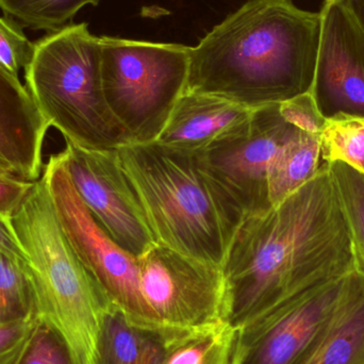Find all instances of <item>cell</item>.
<instances>
[{
    "mask_svg": "<svg viewBox=\"0 0 364 364\" xmlns=\"http://www.w3.org/2000/svg\"><path fill=\"white\" fill-rule=\"evenodd\" d=\"M360 262L328 164L265 213L247 216L223 263L235 328Z\"/></svg>",
    "mask_w": 364,
    "mask_h": 364,
    "instance_id": "6da1fadb",
    "label": "cell"
},
{
    "mask_svg": "<svg viewBox=\"0 0 364 364\" xmlns=\"http://www.w3.org/2000/svg\"><path fill=\"white\" fill-rule=\"evenodd\" d=\"M320 12L293 0H250L191 47L183 93L255 110L311 91Z\"/></svg>",
    "mask_w": 364,
    "mask_h": 364,
    "instance_id": "7a4b0ae2",
    "label": "cell"
},
{
    "mask_svg": "<svg viewBox=\"0 0 364 364\" xmlns=\"http://www.w3.org/2000/svg\"><path fill=\"white\" fill-rule=\"evenodd\" d=\"M156 243L223 267L245 215L197 154L158 142L119 147Z\"/></svg>",
    "mask_w": 364,
    "mask_h": 364,
    "instance_id": "3957f363",
    "label": "cell"
},
{
    "mask_svg": "<svg viewBox=\"0 0 364 364\" xmlns=\"http://www.w3.org/2000/svg\"><path fill=\"white\" fill-rule=\"evenodd\" d=\"M12 222L38 323L61 337L75 364L97 363L102 321L114 306L68 242L43 177Z\"/></svg>",
    "mask_w": 364,
    "mask_h": 364,
    "instance_id": "277c9868",
    "label": "cell"
},
{
    "mask_svg": "<svg viewBox=\"0 0 364 364\" xmlns=\"http://www.w3.org/2000/svg\"><path fill=\"white\" fill-rule=\"evenodd\" d=\"M25 70L26 87L38 110L68 142L91 151L134 143L107 104L102 42L87 23H70L34 43Z\"/></svg>",
    "mask_w": 364,
    "mask_h": 364,
    "instance_id": "5b68a950",
    "label": "cell"
},
{
    "mask_svg": "<svg viewBox=\"0 0 364 364\" xmlns=\"http://www.w3.org/2000/svg\"><path fill=\"white\" fill-rule=\"evenodd\" d=\"M102 79L111 112L134 143L156 142L188 79L191 47L100 36Z\"/></svg>",
    "mask_w": 364,
    "mask_h": 364,
    "instance_id": "8992f818",
    "label": "cell"
},
{
    "mask_svg": "<svg viewBox=\"0 0 364 364\" xmlns=\"http://www.w3.org/2000/svg\"><path fill=\"white\" fill-rule=\"evenodd\" d=\"M42 177L68 242L113 306L130 324L164 335L141 292L138 259L94 220L70 181L62 153L49 157Z\"/></svg>",
    "mask_w": 364,
    "mask_h": 364,
    "instance_id": "52a82bcc",
    "label": "cell"
},
{
    "mask_svg": "<svg viewBox=\"0 0 364 364\" xmlns=\"http://www.w3.org/2000/svg\"><path fill=\"white\" fill-rule=\"evenodd\" d=\"M138 264L141 292L168 340L226 321V282L220 265L157 243Z\"/></svg>",
    "mask_w": 364,
    "mask_h": 364,
    "instance_id": "ba28073f",
    "label": "cell"
},
{
    "mask_svg": "<svg viewBox=\"0 0 364 364\" xmlns=\"http://www.w3.org/2000/svg\"><path fill=\"white\" fill-rule=\"evenodd\" d=\"M64 164L77 193L105 232L136 259L156 244L119 151H91L65 141Z\"/></svg>",
    "mask_w": 364,
    "mask_h": 364,
    "instance_id": "9c48e42d",
    "label": "cell"
},
{
    "mask_svg": "<svg viewBox=\"0 0 364 364\" xmlns=\"http://www.w3.org/2000/svg\"><path fill=\"white\" fill-rule=\"evenodd\" d=\"M279 105L255 109L241 132L197 154L245 218L273 208L267 184L269 166L282 145L299 130L284 119Z\"/></svg>",
    "mask_w": 364,
    "mask_h": 364,
    "instance_id": "30bf717a",
    "label": "cell"
},
{
    "mask_svg": "<svg viewBox=\"0 0 364 364\" xmlns=\"http://www.w3.org/2000/svg\"><path fill=\"white\" fill-rule=\"evenodd\" d=\"M348 273L293 297L244 325L239 329L235 364L296 363L333 314Z\"/></svg>",
    "mask_w": 364,
    "mask_h": 364,
    "instance_id": "8fae6325",
    "label": "cell"
},
{
    "mask_svg": "<svg viewBox=\"0 0 364 364\" xmlns=\"http://www.w3.org/2000/svg\"><path fill=\"white\" fill-rule=\"evenodd\" d=\"M311 94L326 121L364 119V29L342 0H324Z\"/></svg>",
    "mask_w": 364,
    "mask_h": 364,
    "instance_id": "7c38bea8",
    "label": "cell"
},
{
    "mask_svg": "<svg viewBox=\"0 0 364 364\" xmlns=\"http://www.w3.org/2000/svg\"><path fill=\"white\" fill-rule=\"evenodd\" d=\"M49 128L27 87L0 65V171L38 181Z\"/></svg>",
    "mask_w": 364,
    "mask_h": 364,
    "instance_id": "4fadbf2b",
    "label": "cell"
},
{
    "mask_svg": "<svg viewBox=\"0 0 364 364\" xmlns=\"http://www.w3.org/2000/svg\"><path fill=\"white\" fill-rule=\"evenodd\" d=\"M252 111L228 100L183 93L156 142L191 154H201L241 132Z\"/></svg>",
    "mask_w": 364,
    "mask_h": 364,
    "instance_id": "5bb4252c",
    "label": "cell"
},
{
    "mask_svg": "<svg viewBox=\"0 0 364 364\" xmlns=\"http://www.w3.org/2000/svg\"><path fill=\"white\" fill-rule=\"evenodd\" d=\"M364 361V264L348 273L343 292L316 339L294 364Z\"/></svg>",
    "mask_w": 364,
    "mask_h": 364,
    "instance_id": "9a60e30c",
    "label": "cell"
},
{
    "mask_svg": "<svg viewBox=\"0 0 364 364\" xmlns=\"http://www.w3.org/2000/svg\"><path fill=\"white\" fill-rule=\"evenodd\" d=\"M168 338L130 324L117 308L105 316L96 364H162Z\"/></svg>",
    "mask_w": 364,
    "mask_h": 364,
    "instance_id": "2e32d148",
    "label": "cell"
},
{
    "mask_svg": "<svg viewBox=\"0 0 364 364\" xmlns=\"http://www.w3.org/2000/svg\"><path fill=\"white\" fill-rule=\"evenodd\" d=\"M324 164L321 157L320 134L297 130L282 145L269 166L267 184L272 205H279L311 181Z\"/></svg>",
    "mask_w": 364,
    "mask_h": 364,
    "instance_id": "e0dca14e",
    "label": "cell"
},
{
    "mask_svg": "<svg viewBox=\"0 0 364 364\" xmlns=\"http://www.w3.org/2000/svg\"><path fill=\"white\" fill-rule=\"evenodd\" d=\"M240 331L216 323L171 338L162 364H235Z\"/></svg>",
    "mask_w": 364,
    "mask_h": 364,
    "instance_id": "ac0fdd59",
    "label": "cell"
},
{
    "mask_svg": "<svg viewBox=\"0 0 364 364\" xmlns=\"http://www.w3.org/2000/svg\"><path fill=\"white\" fill-rule=\"evenodd\" d=\"M98 4L100 0H0V9L25 27L53 32L66 26L83 6Z\"/></svg>",
    "mask_w": 364,
    "mask_h": 364,
    "instance_id": "d6986e66",
    "label": "cell"
},
{
    "mask_svg": "<svg viewBox=\"0 0 364 364\" xmlns=\"http://www.w3.org/2000/svg\"><path fill=\"white\" fill-rule=\"evenodd\" d=\"M324 164L341 161L364 174V119L342 117L329 119L320 134Z\"/></svg>",
    "mask_w": 364,
    "mask_h": 364,
    "instance_id": "ffe728a7",
    "label": "cell"
},
{
    "mask_svg": "<svg viewBox=\"0 0 364 364\" xmlns=\"http://www.w3.org/2000/svg\"><path fill=\"white\" fill-rule=\"evenodd\" d=\"M328 166L357 254L364 264V174L341 161Z\"/></svg>",
    "mask_w": 364,
    "mask_h": 364,
    "instance_id": "44dd1931",
    "label": "cell"
},
{
    "mask_svg": "<svg viewBox=\"0 0 364 364\" xmlns=\"http://www.w3.org/2000/svg\"><path fill=\"white\" fill-rule=\"evenodd\" d=\"M34 314L23 263L0 252V326Z\"/></svg>",
    "mask_w": 364,
    "mask_h": 364,
    "instance_id": "7402d4cb",
    "label": "cell"
},
{
    "mask_svg": "<svg viewBox=\"0 0 364 364\" xmlns=\"http://www.w3.org/2000/svg\"><path fill=\"white\" fill-rule=\"evenodd\" d=\"M34 43L28 40L21 26L11 17H0V65L13 76L31 62Z\"/></svg>",
    "mask_w": 364,
    "mask_h": 364,
    "instance_id": "603a6c76",
    "label": "cell"
},
{
    "mask_svg": "<svg viewBox=\"0 0 364 364\" xmlns=\"http://www.w3.org/2000/svg\"><path fill=\"white\" fill-rule=\"evenodd\" d=\"M19 364H75L65 342L53 329L38 323Z\"/></svg>",
    "mask_w": 364,
    "mask_h": 364,
    "instance_id": "cb8c5ba5",
    "label": "cell"
},
{
    "mask_svg": "<svg viewBox=\"0 0 364 364\" xmlns=\"http://www.w3.org/2000/svg\"><path fill=\"white\" fill-rule=\"evenodd\" d=\"M38 321L36 314L0 326V364H19L34 333Z\"/></svg>",
    "mask_w": 364,
    "mask_h": 364,
    "instance_id": "d4e9b609",
    "label": "cell"
},
{
    "mask_svg": "<svg viewBox=\"0 0 364 364\" xmlns=\"http://www.w3.org/2000/svg\"><path fill=\"white\" fill-rule=\"evenodd\" d=\"M279 110L287 122L310 134H320L327 122L318 111L311 92L282 102Z\"/></svg>",
    "mask_w": 364,
    "mask_h": 364,
    "instance_id": "484cf974",
    "label": "cell"
},
{
    "mask_svg": "<svg viewBox=\"0 0 364 364\" xmlns=\"http://www.w3.org/2000/svg\"><path fill=\"white\" fill-rule=\"evenodd\" d=\"M33 182L0 171V214L13 220Z\"/></svg>",
    "mask_w": 364,
    "mask_h": 364,
    "instance_id": "4316f807",
    "label": "cell"
},
{
    "mask_svg": "<svg viewBox=\"0 0 364 364\" xmlns=\"http://www.w3.org/2000/svg\"><path fill=\"white\" fill-rule=\"evenodd\" d=\"M0 252L26 264L27 255L19 242L11 218L0 214Z\"/></svg>",
    "mask_w": 364,
    "mask_h": 364,
    "instance_id": "83f0119b",
    "label": "cell"
},
{
    "mask_svg": "<svg viewBox=\"0 0 364 364\" xmlns=\"http://www.w3.org/2000/svg\"><path fill=\"white\" fill-rule=\"evenodd\" d=\"M364 29V0H342Z\"/></svg>",
    "mask_w": 364,
    "mask_h": 364,
    "instance_id": "f1b7e54d",
    "label": "cell"
}]
</instances>
